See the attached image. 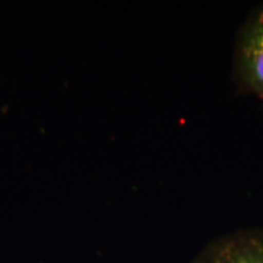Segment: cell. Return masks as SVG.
Returning a JSON list of instances; mask_svg holds the SVG:
<instances>
[{"label": "cell", "mask_w": 263, "mask_h": 263, "mask_svg": "<svg viewBox=\"0 0 263 263\" xmlns=\"http://www.w3.org/2000/svg\"><path fill=\"white\" fill-rule=\"evenodd\" d=\"M232 78L239 94L258 99L263 108V3L250 10L236 31Z\"/></svg>", "instance_id": "cell-1"}, {"label": "cell", "mask_w": 263, "mask_h": 263, "mask_svg": "<svg viewBox=\"0 0 263 263\" xmlns=\"http://www.w3.org/2000/svg\"><path fill=\"white\" fill-rule=\"evenodd\" d=\"M189 263H263V228H241L217 236Z\"/></svg>", "instance_id": "cell-2"}]
</instances>
